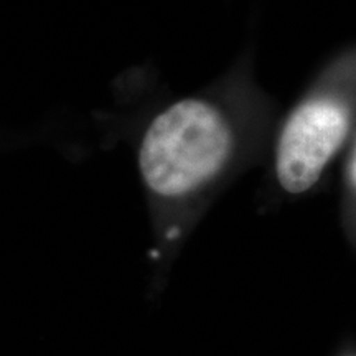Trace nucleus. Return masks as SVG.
Returning <instances> with one entry per match:
<instances>
[{"label": "nucleus", "instance_id": "f257e3e1", "mask_svg": "<svg viewBox=\"0 0 356 356\" xmlns=\"http://www.w3.org/2000/svg\"><path fill=\"white\" fill-rule=\"evenodd\" d=\"M244 118L231 95H195L172 102L142 134L137 165L155 203L184 208L231 172L244 150Z\"/></svg>", "mask_w": 356, "mask_h": 356}, {"label": "nucleus", "instance_id": "f03ea898", "mask_svg": "<svg viewBox=\"0 0 356 356\" xmlns=\"http://www.w3.org/2000/svg\"><path fill=\"white\" fill-rule=\"evenodd\" d=\"M355 124L353 55L328 71L286 115L274 149V172L287 195L318 185L348 144Z\"/></svg>", "mask_w": 356, "mask_h": 356}]
</instances>
